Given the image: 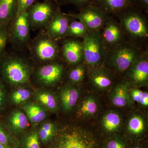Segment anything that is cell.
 <instances>
[{
	"mask_svg": "<svg viewBox=\"0 0 148 148\" xmlns=\"http://www.w3.org/2000/svg\"><path fill=\"white\" fill-rule=\"evenodd\" d=\"M64 67L57 63H51L40 67L36 73L37 79L46 86L55 84L62 78Z\"/></svg>",
	"mask_w": 148,
	"mask_h": 148,
	"instance_id": "11",
	"label": "cell"
},
{
	"mask_svg": "<svg viewBox=\"0 0 148 148\" xmlns=\"http://www.w3.org/2000/svg\"><path fill=\"white\" fill-rule=\"evenodd\" d=\"M57 126L53 123L47 122L42 125L38 131L40 141L43 144H48L55 135Z\"/></svg>",
	"mask_w": 148,
	"mask_h": 148,
	"instance_id": "24",
	"label": "cell"
},
{
	"mask_svg": "<svg viewBox=\"0 0 148 148\" xmlns=\"http://www.w3.org/2000/svg\"><path fill=\"white\" fill-rule=\"evenodd\" d=\"M147 53L142 54L128 69V76L131 82L137 85L147 82L148 79Z\"/></svg>",
	"mask_w": 148,
	"mask_h": 148,
	"instance_id": "13",
	"label": "cell"
},
{
	"mask_svg": "<svg viewBox=\"0 0 148 148\" xmlns=\"http://www.w3.org/2000/svg\"><path fill=\"white\" fill-rule=\"evenodd\" d=\"M8 26L0 27V58L4 55L9 36Z\"/></svg>",
	"mask_w": 148,
	"mask_h": 148,
	"instance_id": "32",
	"label": "cell"
},
{
	"mask_svg": "<svg viewBox=\"0 0 148 148\" xmlns=\"http://www.w3.org/2000/svg\"><path fill=\"white\" fill-rule=\"evenodd\" d=\"M82 42L83 59L91 67L98 66L106 58L107 51L99 31L88 32Z\"/></svg>",
	"mask_w": 148,
	"mask_h": 148,
	"instance_id": "5",
	"label": "cell"
},
{
	"mask_svg": "<svg viewBox=\"0 0 148 148\" xmlns=\"http://www.w3.org/2000/svg\"><path fill=\"white\" fill-rule=\"evenodd\" d=\"M85 68L83 65L76 66L71 71L69 75V79L73 83L81 82L84 78Z\"/></svg>",
	"mask_w": 148,
	"mask_h": 148,
	"instance_id": "30",
	"label": "cell"
},
{
	"mask_svg": "<svg viewBox=\"0 0 148 148\" xmlns=\"http://www.w3.org/2000/svg\"><path fill=\"white\" fill-rule=\"evenodd\" d=\"M17 0H0V27L9 26L16 11Z\"/></svg>",
	"mask_w": 148,
	"mask_h": 148,
	"instance_id": "20",
	"label": "cell"
},
{
	"mask_svg": "<svg viewBox=\"0 0 148 148\" xmlns=\"http://www.w3.org/2000/svg\"><path fill=\"white\" fill-rule=\"evenodd\" d=\"M121 123L119 115L114 112H110L105 114L102 121L104 129L110 132L116 131L120 126Z\"/></svg>",
	"mask_w": 148,
	"mask_h": 148,
	"instance_id": "23",
	"label": "cell"
},
{
	"mask_svg": "<svg viewBox=\"0 0 148 148\" xmlns=\"http://www.w3.org/2000/svg\"><path fill=\"white\" fill-rule=\"evenodd\" d=\"M108 14L95 5L89 4L83 8L79 13L71 16L79 20L88 32L99 31L102 29L108 18Z\"/></svg>",
	"mask_w": 148,
	"mask_h": 148,
	"instance_id": "6",
	"label": "cell"
},
{
	"mask_svg": "<svg viewBox=\"0 0 148 148\" xmlns=\"http://www.w3.org/2000/svg\"><path fill=\"white\" fill-rule=\"evenodd\" d=\"M98 66L92 67L93 69L90 72L89 79L90 82L97 88L106 90L112 85V78L108 70Z\"/></svg>",
	"mask_w": 148,
	"mask_h": 148,
	"instance_id": "15",
	"label": "cell"
},
{
	"mask_svg": "<svg viewBox=\"0 0 148 148\" xmlns=\"http://www.w3.org/2000/svg\"><path fill=\"white\" fill-rule=\"evenodd\" d=\"M56 11L53 4L48 1L35 3L27 11L30 27H46Z\"/></svg>",
	"mask_w": 148,
	"mask_h": 148,
	"instance_id": "7",
	"label": "cell"
},
{
	"mask_svg": "<svg viewBox=\"0 0 148 148\" xmlns=\"http://www.w3.org/2000/svg\"><path fill=\"white\" fill-rule=\"evenodd\" d=\"M8 125L14 134H18L27 128L29 125V121L24 112L19 110H16L13 111L9 116Z\"/></svg>",
	"mask_w": 148,
	"mask_h": 148,
	"instance_id": "19",
	"label": "cell"
},
{
	"mask_svg": "<svg viewBox=\"0 0 148 148\" xmlns=\"http://www.w3.org/2000/svg\"><path fill=\"white\" fill-rule=\"evenodd\" d=\"M143 91L142 90H138V89H135L132 90V93H131V96H132V99L134 101L139 103L140 98L142 97L143 95Z\"/></svg>",
	"mask_w": 148,
	"mask_h": 148,
	"instance_id": "37",
	"label": "cell"
},
{
	"mask_svg": "<svg viewBox=\"0 0 148 148\" xmlns=\"http://www.w3.org/2000/svg\"><path fill=\"white\" fill-rule=\"evenodd\" d=\"M98 110V106L94 98L88 97L83 101L78 110V114L81 116H91L95 114Z\"/></svg>",
	"mask_w": 148,
	"mask_h": 148,
	"instance_id": "25",
	"label": "cell"
},
{
	"mask_svg": "<svg viewBox=\"0 0 148 148\" xmlns=\"http://www.w3.org/2000/svg\"><path fill=\"white\" fill-rule=\"evenodd\" d=\"M32 49L35 58L43 62L53 61L58 56L59 52L58 46L54 40L47 36L36 40Z\"/></svg>",
	"mask_w": 148,
	"mask_h": 148,
	"instance_id": "8",
	"label": "cell"
},
{
	"mask_svg": "<svg viewBox=\"0 0 148 148\" xmlns=\"http://www.w3.org/2000/svg\"><path fill=\"white\" fill-rule=\"evenodd\" d=\"M19 148H40L38 131L31 130L21 139Z\"/></svg>",
	"mask_w": 148,
	"mask_h": 148,
	"instance_id": "26",
	"label": "cell"
},
{
	"mask_svg": "<svg viewBox=\"0 0 148 148\" xmlns=\"http://www.w3.org/2000/svg\"><path fill=\"white\" fill-rule=\"evenodd\" d=\"M36 97L37 101L49 110L55 112L58 109V101L51 92L40 90L37 92Z\"/></svg>",
	"mask_w": 148,
	"mask_h": 148,
	"instance_id": "22",
	"label": "cell"
},
{
	"mask_svg": "<svg viewBox=\"0 0 148 148\" xmlns=\"http://www.w3.org/2000/svg\"><path fill=\"white\" fill-rule=\"evenodd\" d=\"M127 127L129 132L133 135H140L145 130L144 120L140 116H133L129 120Z\"/></svg>",
	"mask_w": 148,
	"mask_h": 148,
	"instance_id": "28",
	"label": "cell"
},
{
	"mask_svg": "<svg viewBox=\"0 0 148 148\" xmlns=\"http://www.w3.org/2000/svg\"><path fill=\"white\" fill-rule=\"evenodd\" d=\"M31 95V92L29 90L21 88L12 92L11 95L12 101L16 105L22 104L28 101Z\"/></svg>",
	"mask_w": 148,
	"mask_h": 148,
	"instance_id": "29",
	"label": "cell"
},
{
	"mask_svg": "<svg viewBox=\"0 0 148 148\" xmlns=\"http://www.w3.org/2000/svg\"><path fill=\"white\" fill-rule=\"evenodd\" d=\"M79 97V91L73 84H67L62 88L60 92V98L64 110H71L76 105Z\"/></svg>",
	"mask_w": 148,
	"mask_h": 148,
	"instance_id": "17",
	"label": "cell"
},
{
	"mask_svg": "<svg viewBox=\"0 0 148 148\" xmlns=\"http://www.w3.org/2000/svg\"><path fill=\"white\" fill-rule=\"evenodd\" d=\"M0 148H8L7 147H5V146L4 145H2V144H1L0 143Z\"/></svg>",
	"mask_w": 148,
	"mask_h": 148,
	"instance_id": "40",
	"label": "cell"
},
{
	"mask_svg": "<svg viewBox=\"0 0 148 148\" xmlns=\"http://www.w3.org/2000/svg\"><path fill=\"white\" fill-rule=\"evenodd\" d=\"M0 59L1 73L6 82L14 86L30 82L32 69L26 59L14 55H4Z\"/></svg>",
	"mask_w": 148,
	"mask_h": 148,
	"instance_id": "2",
	"label": "cell"
},
{
	"mask_svg": "<svg viewBox=\"0 0 148 148\" xmlns=\"http://www.w3.org/2000/svg\"><path fill=\"white\" fill-rule=\"evenodd\" d=\"M106 148H127V145L120 138H111L106 144Z\"/></svg>",
	"mask_w": 148,
	"mask_h": 148,
	"instance_id": "33",
	"label": "cell"
},
{
	"mask_svg": "<svg viewBox=\"0 0 148 148\" xmlns=\"http://www.w3.org/2000/svg\"><path fill=\"white\" fill-rule=\"evenodd\" d=\"M111 100L112 103L116 107L130 106L131 100L129 94L128 84L123 82L117 85L111 94Z\"/></svg>",
	"mask_w": 148,
	"mask_h": 148,
	"instance_id": "18",
	"label": "cell"
},
{
	"mask_svg": "<svg viewBox=\"0 0 148 148\" xmlns=\"http://www.w3.org/2000/svg\"><path fill=\"white\" fill-rule=\"evenodd\" d=\"M87 30L79 20H74L70 22L66 36L75 38H84L87 34Z\"/></svg>",
	"mask_w": 148,
	"mask_h": 148,
	"instance_id": "27",
	"label": "cell"
},
{
	"mask_svg": "<svg viewBox=\"0 0 148 148\" xmlns=\"http://www.w3.org/2000/svg\"><path fill=\"white\" fill-rule=\"evenodd\" d=\"M5 94L4 87L0 79V112L3 110L5 105Z\"/></svg>",
	"mask_w": 148,
	"mask_h": 148,
	"instance_id": "35",
	"label": "cell"
},
{
	"mask_svg": "<svg viewBox=\"0 0 148 148\" xmlns=\"http://www.w3.org/2000/svg\"><path fill=\"white\" fill-rule=\"evenodd\" d=\"M117 14L122 28L128 36L135 40L147 39L148 36L147 20L140 10L132 6Z\"/></svg>",
	"mask_w": 148,
	"mask_h": 148,
	"instance_id": "3",
	"label": "cell"
},
{
	"mask_svg": "<svg viewBox=\"0 0 148 148\" xmlns=\"http://www.w3.org/2000/svg\"><path fill=\"white\" fill-rule=\"evenodd\" d=\"M92 2L107 13L117 14L133 6L134 1V0H93Z\"/></svg>",
	"mask_w": 148,
	"mask_h": 148,
	"instance_id": "16",
	"label": "cell"
},
{
	"mask_svg": "<svg viewBox=\"0 0 148 148\" xmlns=\"http://www.w3.org/2000/svg\"><path fill=\"white\" fill-rule=\"evenodd\" d=\"M47 148H100L94 135L86 130L67 125L57 128Z\"/></svg>",
	"mask_w": 148,
	"mask_h": 148,
	"instance_id": "1",
	"label": "cell"
},
{
	"mask_svg": "<svg viewBox=\"0 0 148 148\" xmlns=\"http://www.w3.org/2000/svg\"><path fill=\"white\" fill-rule=\"evenodd\" d=\"M102 29V33H100L106 49L107 47L111 48L121 43L124 31L120 24L108 19Z\"/></svg>",
	"mask_w": 148,
	"mask_h": 148,
	"instance_id": "12",
	"label": "cell"
},
{
	"mask_svg": "<svg viewBox=\"0 0 148 148\" xmlns=\"http://www.w3.org/2000/svg\"><path fill=\"white\" fill-rule=\"evenodd\" d=\"M142 106L147 107L148 106V92H143L139 103Z\"/></svg>",
	"mask_w": 148,
	"mask_h": 148,
	"instance_id": "38",
	"label": "cell"
},
{
	"mask_svg": "<svg viewBox=\"0 0 148 148\" xmlns=\"http://www.w3.org/2000/svg\"><path fill=\"white\" fill-rule=\"evenodd\" d=\"M22 108L28 119L34 123H39L45 119L46 113L42 107L37 103H29L24 104Z\"/></svg>",
	"mask_w": 148,
	"mask_h": 148,
	"instance_id": "21",
	"label": "cell"
},
{
	"mask_svg": "<svg viewBox=\"0 0 148 148\" xmlns=\"http://www.w3.org/2000/svg\"><path fill=\"white\" fill-rule=\"evenodd\" d=\"M66 2L77 6H84L92 3L93 0H66Z\"/></svg>",
	"mask_w": 148,
	"mask_h": 148,
	"instance_id": "36",
	"label": "cell"
},
{
	"mask_svg": "<svg viewBox=\"0 0 148 148\" xmlns=\"http://www.w3.org/2000/svg\"><path fill=\"white\" fill-rule=\"evenodd\" d=\"M133 148H143L140 146H135Z\"/></svg>",
	"mask_w": 148,
	"mask_h": 148,
	"instance_id": "41",
	"label": "cell"
},
{
	"mask_svg": "<svg viewBox=\"0 0 148 148\" xmlns=\"http://www.w3.org/2000/svg\"><path fill=\"white\" fill-rule=\"evenodd\" d=\"M36 1V0H17L16 13L14 18L21 14L28 11Z\"/></svg>",
	"mask_w": 148,
	"mask_h": 148,
	"instance_id": "31",
	"label": "cell"
},
{
	"mask_svg": "<svg viewBox=\"0 0 148 148\" xmlns=\"http://www.w3.org/2000/svg\"><path fill=\"white\" fill-rule=\"evenodd\" d=\"M62 55L69 64H78L83 59L82 43L75 40L64 42L62 47Z\"/></svg>",
	"mask_w": 148,
	"mask_h": 148,
	"instance_id": "14",
	"label": "cell"
},
{
	"mask_svg": "<svg viewBox=\"0 0 148 148\" xmlns=\"http://www.w3.org/2000/svg\"><path fill=\"white\" fill-rule=\"evenodd\" d=\"M141 8L147 10L148 8V0H134Z\"/></svg>",
	"mask_w": 148,
	"mask_h": 148,
	"instance_id": "39",
	"label": "cell"
},
{
	"mask_svg": "<svg viewBox=\"0 0 148 148\" xmlns=\"http://www.w3.org/2000/svg\"><path fill=\"white\" fill-rule=\"evenodd\" d=\"M10 143L9 136L3 128L0 127V143L9 148Z\"/></svg>",
	"mask_w": 148,
	"mask_h": 148,
	"instance_id": "34",
	"label": "cell"
},
{
	"mask_svg": "<svg viewBox=\"0 0 148 148\" xmlns=\"http://www.w3.org/2000/svg\"><path fill=\"white\" fill-rule=\"evenodd\" d=\"M70 22L68 15L56 10L46 27L47 36L53 40L66 36Z\"/></svg>",
	"mask_w": 148,
	"mask_h": 148,
	"instance_id": "10",
	"label": "cell"
},
{
	"mask_svg": "<svg viewBox=\"0 0 148 148\" xmlns=\"http://www.w3.org/2000/svg\"><path fill=\"white\" fill-rule=\"evenodd\" d=\"M14 19L10 35L12 43L15 46L22 47L27 44L30 38V28L28 12H24Z\"/></svg>",
	"mask_w": 148,
	"mask_h": 148,
	"instance_id": "9",
	"label": "cell"
},
{
	"mask_svg": "<svg viewBox=\"0 0 148 148\" xmlns=\"http://www.w3.org/2000/svg\"><path fill=\"white\" fill-rule=\"evenodd\" d=\"M111 49L106 57L111 66L121 73L128 71L142 54L137 47L128 43H121Z\"/></svg>",
	"mask_w": 148,
	"mask_h": 148,
	"instance_id": "4",
	"label": "cell"
}]
</instances>
